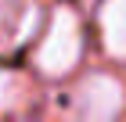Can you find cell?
<instances>
[{
	"label": "cell",
	"instance_id": "cell-3",
	"mask_svg": "<svg viewBox=\"0 0 126 122\" xmlns=\"http://www.w3.org/2000/svg\"><path fill=\"white\" fill-rule=\"evenodd\" d=\"M101 36H105V47L112 57H126V0H105Z\"/></svg>",
	"mask_w": 126,
	"mask_h": 122
},
{
	"label": "cell",
	"instance_id": "cell-1",
	"mask_svg": "<svg viewBox=\"0 0 126 122\" xmlns=\"http://www.w3.org/2000/svg\"><path fill=\"white\" fill-rule=\"evenodd\" d=\"M79 54H83V29L79 18L68 7L54 11V22L47 29V40L36 50V68L43 75H65L68 68H76Z\"/></svg>",
	"mask_w": 126,
	"mask_h": 122
},
{
	"label": "cell",
	"instance_id": "cell-2",
	"mask_svg": "<svg viewBox=\"0 0 126 122\" xmlns=\"http://www.w3.org/2000/svg\"><path fill=\"white\" fill-rule=\"evenodd\" d=\"M126 94L112 75H90L76 90V119L79 122H119Z\"/></svg>",
	"mask_w": 126,
	"mask_h": 122
}]
</instances>
